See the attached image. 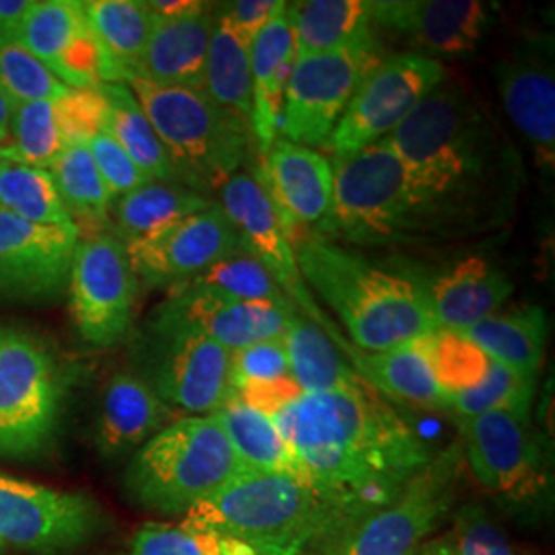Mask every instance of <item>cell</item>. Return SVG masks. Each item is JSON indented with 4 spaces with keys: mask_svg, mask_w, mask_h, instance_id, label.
I'll use <instances>...</instances> for the list:
<instances>
[{
    "mask_svg": "<svg viewBox=\"0 0 555 555\" xmlns=\"http://www.w3.org/2000/svg\"><path fill=\"white\" fill-rule=\"evenodd\" d=\"M455 502V459L442 455L373 515L350 527L337 555H414Z\"/></svg>",
    "mask_w": 555,
    "mask_h": 555,
    "instance_id": "cell-13",
    "label": "cell"
},
{
    "mask_svg": "<svg viewBox=\"0 0 555 555\" xmlns=\"http://www.w3.org/2000/svg\"><path fill=\"white\" fill-rule=\"evenodd\" d=\"M272 420L334 525L373 515L433 461L428 444L366 380L302 393Z\"/></svg>",
    "mask_w": 555,
    "mask_h": 555,
    "instance_id": "cell-2",
    "label": "cell"
},
{
    "mask_svg": "<svg viewBox=\"0 0 555 555\" xmlns=\"http://www.w3.org/2000/svg\"><path fill=\"white\" fill-rule=\"evenodd\" d=\"M80 7L91 34L126 82L142 60L155 17L139 0H89L80 2Z\"/></svg>",
    "mask_w": 555,
    "mask_h": 555,
    "instance_id": "cell-36",
    "label": "cell"
},
{
    "mask_svg": "<svg viewBox=\"0 0 555 555\" xmlns=\"http://www.w3.org/2000/svg\"><path fill=\"white\" fill-rule=\"evenodd\" d=\"M15 41L70 89L124 82L116 64L91 34L77 0H34Z\"/></svg>",
    "mask_w": 555,
    "mask_h": 555,
    "instance_id": "cell-17",
    "label": "cell"
},
{
    "mask_svg": "<svg viewBox=\"0 0 555 555\" xmlns=\"http://www.w3.org/2000/svg\"><path fill=\"white\" fill-rule=\"evenodd\" d=\"M219 194L220 210L237 231L241 245L266 266V270L276 280L278 288L305 318L325 327L339 341H346L307 291L298 270L291 231L274 199L270 198L261 176L237 171L220 185Z\"/></svg>",
    "mask_w": 555,
    "mask_h": 555,
    "instance_id": "cell-14",
    "label": "cell"
},
{
    "mask_svg": "<svg viewBox=\"0 0 555 555\" xmlns=\"http://www.w3.org/2000/svg\"><path fill=\"white\" fill-rule=\"evenodd\" d=\"M66 85L20 41L0 38V91L13 103L56 101Z\"/></svg>",
    "mask_w": 555,
    "mask_h": 555,
    "instance_id": "cell-44",
    "label": "cell"
},
{
    "mask_svg": "<svg viewBox=\"0 0 555 555\" xmlns=\"http://www.w3.org/2000/svg\"><path fill=\"white\" fill-rule=\"evenodd\" d=\"M2 554H7V552H4V547H2V545H0V555Z\"/></svg>",
    "mask_w": 555,
    "mask_h": 555,
    "instance_id": "cell-54",
    "label": "cell"
},
{
    "mask_svg": "<svg viewBox=\"0 0 555 555\" xmlns=\"http://www.w3.org/2000/svg\"><path fill=\"white\" fill-rule=\"evenodd\" d=\"M66 142L60 132L54 101H29L11 105L9 140L4 157L31 167L50 169Z\"/></svg>",
    "mask_w": 555,
    "mask_h": 555,
    "instance_id": "cell-41",
    "label": "cell"
},
{
    "mask_svg": "<svg viewBox=\"0 0 555 555\" xmlns=\"http://www.w3.org/2000/svg\"><path fill=\"white\" fill-rule=\"evenodd\" d=\"M348 358L378 393L430 410H449V396L440 389L414 341L385 352H360L352 346Z\"/></svg>",
    "mask_w": 555,
    "mask_h": 555,
    "instance_id": "cell-32",
    "label": "cell"
},
{
    "mask_svg": "<svg viewBox=\"0 0 555 555\" xmlns=\"http://www.w3.org/2000/svg\"><path fill=\"white\" fill-rule=\"evenodd\" d=\"M298 555H305V554H298Z\"/></svg>",
    "mask_w": 555,
    "mask_h": 555,
    "instance_id": "cell-56",
    "label": "cell"
},
{
    "mask_svg": "<svg viewBox=\"0 0 555 555\" xmlns=\"http://www.w3.org/2000/svg\"><path fill=\"white\" fill-rule=\"evenodd\" d=\"M293 247L305 284L336 313L360 352L393 350L437 330L416 276L313 235L298 237Z\"/></svg>",
    "mask_w": 555,
    "mask_h": 555,
    "instance_id": "cell-3",
    "label": "cell"
},
{
    "mask_svg": "<svg viewBox=\"0 0 555 555\" xmlns=\"http://www.w3.org/2000/svg\"><path fill=\"white\" fill-rule=\"evenodd\" d=\"M144 4L157 21L179 20L206 7V2L198 0H146Z\"/></svg>",
    "mask_w": 555,
    "mask_h": 555,
    "instance_id": "cell-51",
    "label": "cell"
},
{
    "mask_svg": "<svg viewBox=\"0 0 555 555\" xmlns=\"http://www.w3.org/2000/svg\"><path fill=\"white\" fill-rule=\"evenodd\" d=\"M139 280L126 245L114 233H91L75 249L68 297L79 336L98 348H112L128 336L134 319Z\"/></svg>",
    "mask_w": 555,
    "mask_h": 555,
    "instance_id": "cell-11",
    "label": "cell"
},
{
    "mask_svg": "<svg viewBox=\"0 0 555 555\" xmlns=\"http://www.w3.org/2000/svg\"><path fill=\"white\" fill-rule=\"evenodd\" d=\"M183 291L208 293L231 300H247V302H282L288 300L278 288L276 280L266 270V266L256 256H251L243 245L237 251L219 259L202 274L185 280L178 286Z\"/></svg>",
    "mask_w": 555,
    "mask_h": 555,
    "instance_id": "cell-39",
    "label": "cell"
},
{
    "mask_svg": "<svg viewBox=\"0 0 555 555\" xmlns=\"http://www.w3.org/2000/svg\"><path fill=\"white\" fill-rule=\"evenodd\" d=\"M380 62L375 41L295 59L280 134L300 146H330L358 85Z\"/></svg>",
    "mask_w": 555,
    "mask_h": 555,
    "instance_id": "cell-12",
    "label": "cell"
},
{
    "mask_svg": "<svg viewBox=\"0 0 555 555\" xmlns=\"http://www.w3.org/2000/svg\"><path fill=\"white\" fill-rule=\"evenodd\" d=\"M385 140L408 173L420 241L486 231L513 212L515 149L461 82L442 80Z\"/></svg>",
    "mask_w": 555,
    "mask_h": 555,
    "instance_id": "cell-1",
    "label": "cell"
},
{
    "mask_svg": "<svg viewBox=\"0 0 555 555\" xmlns=\"http://www.w3.org/2000/svg\"><path fill=\"white\" fill-rule=\"evenodd\" d=\"M298 309L291 300L282 302H247L208 293L169 288V297L160 302L151 323L178 325L215 339L229 352L241 348L282 339Z\"/></svg>",
    "mask_w": 555,
    "mask_h": 555,
    "instance_id": "cell-20",
    "label": "cell"
},
{
    "mask_svg": "<svg viewBox=\"0 0 555 555\" xmlns=\"http://www.w3.org/2000/svg\"><path fill=\"white\" fill-rule=\"evenodd\" d=\"M533 391L535 383L490 360L488 373L479 385L449 397V410H453L459 417L481 416L500 410L531 412Z\"/></svg>",
    "mask_w": 555,
    "mask_h": 555,
    "instance_id": "cell-43",
    "label": "cell"
},
{
    "mask_svg": "<svg viewBox=\"0 0 555 555\" xmlns=\"http://www.w3.org/2000/svg\"><path fill=\"white\" fill-rule=\"evenodd\" d=\"M291 377L302 393H323L348 389L364 383L348 358L350 344L339 341L325 327L297 311L284 336Z\"/></svg>",
    "mask_w": 555,
    "mask_h": 555,
    "instance_id": "cell-28",
    "label": "cell"
},
{
    "mask_svg": "<svg viewBox=\"0 0 555 555\" xmlns=\"http://www.w3.org/2000/svg\"><path fill=\"white\" fill-rule=\"evenodd\" d=\"M288 20L297 59L375 41L371 4L364 0L288 2Z\"/></svg>",
    "mask_w": 555,
    "mask_h": 555,
    "instance_id": "cell-29",
    "label": "cell"
},
{
    "mask_svg": "<svg viewBox=\"0 0 555 555\" xmlns=\"http://www.w3.org/2000/svg\"><path fill=\"white\" fill-rule=\"evenodd\" d=\"M373 27L393 31L437 56L474 52L486 38L494 7L479 0H377Z\"/></svg>",
    "mask_w": 555,
    "mask_h": 555,
    "instance_id": "cell-21",
    "label": "cell"
},
{
    "mask_svg": "<svg viewBox=\"0 0 555 555\" xmlns=\"http://www.w3.org/2000/svg\"><path fill=\"white\" fill-rule=\"evenodd\" d=\"M151 387L171 408L210 416L233 397L231 352L215 339L178 325L149 323Z\"/></svg>",
    "mask_w": 555,
    "mask_h": 555,
    "instance_id": "cell-15",
    "label": "cell"
},
{
    "mask_svg": "<svg viewBox=\"0 0 555 555\" xmlns=\"http://www.w3.org/2000/svg\"><path fill=\"white\" fill-rule=\"evenodd\" d=\"M176 417L149 380L118 373L109 378L101 396L100 417L95 430L98 451L105 459H118L167 428Z\"/></svg>",
    "mask_w": 555,
    "mask_h": 555,
    "instance_id": "cell-25",
    "label": "cell"
},
{
    "mask_svg": "<svg viewBox=\"0 0 555 555\" xmlns=\"http://www.w3.org/2000/svg\"><path fill=\"white\" fill-rule=\"evenodd\" d=\"M442 541L453 555H518L494 518L476 504L459 511L451 533Z\"/></svg>",
    "mask_w": 555,
    "mask_h": 555,
    "instance_id": "cell-45",
    "label": "cell"
},
{
    "mask_svg": "<svg viewBox=\"0 0 555 555\" xmlns=\"http://www.w3.org/2000/svg\"><path fill=\"white\" fill-rule=\"evenodd\" d=\"M139 286L171 288L241 247L237 231L219 204L157 233L124 243Z\"/></svg>",
    "mask_w": 555,
    "mask_h": 555,
    "instance_id": "cell-16",
    "label": "cell"
},
{
    "mask_svg": "<svg viewBox=\"0 0 555 555\" xmlns=\"http://www.w3.org/2000/svg\"><path fill=\"white\" fill-rule=\"evenodd\" d=\"M414 555H453L449 552V547L444 545V541L442 539H438V541H433V543H426V545H422L420 550H417Z\"/></svg>",
    "mask_w": 555,
    "mask_h": 555,
    "instance_id": "cell-53",
    "label": "cell"
},
{
    "mask_svg": "<svg viewBox=\"0 0 555 555\" xmlns=\"http://www.w3.org/2000/svg\"><path fill=\"white\" fill-rule=\"evenodd\" d=\"M202 91L251 126V41L219 15L208 46Z\"/></svg>",
    "mask_w": 555,
    "mask_h": 555,
    "instance_id": "cell-34",
    "label": "cell"
},
{
    "mask_svg": "<svg viewBox=\"0 0 555 555\" xmlns=\"http://www.w3.org/2000/svg\"><path fill=\"white\" fill-rule=\"evenodd\" d=\"M414 344L428 362L440 389L449 397L474 389L488 373L490 358L469 337L455 330L437 327Z\"/></svg>",
    "mask_w": 555,
    "mask_h": 555,
    "instance_id": "cell-40",
    "label": "cell"
},
{
    "mask_svg": "<svg viewBox=\"0 0 555 555\" xmlns=\"http://www.w3.org/2000/svg\"><path fill=\"white\" fill-rule=\"evenodd\" d=\"M34 0H0V38L15 40Z\"/></svg>",
    "mask_w": 555,
    "mask_h": 555,
    "instance_id": "cell-50",
    "label": "cell"
},
{
    "mask_svg": "<svg viewBox=\"0 0 555 555\" xmlns=\"http://www.w3.org/2000/svg\"><path fill=\"white\" fill-rule=\"evenodd\" d=\"M48 171L66 212L77 222L79 231L80 222H85L98 233L101 224L109 219L114 196L101 178L87 144H66Z\"/></svg>",
    "mask_w": 555,
    "mask_h": 555,
    "instance_id": "cell-38",
    "label": "cell"
},
{
    "mask_svg": "<svg viewBox=\"0 0 555 555\" xmlns=\"http://www.w3.org/2000/svg\"><path fill=\"white\" fill-rule=\"evenodd\" d=\"M100 89L107 101L105 130L118 140L119 146L151 181L179 183L173 163L130 87L126 82H107Z\"/></svg>",
    "mask_w": 555,
    "mask_h": 555,
    "instance_id": "cell-35",
    "label": "cell"
},
{
    "mask_svg": "<svg viewBox=\"0 0 555 555\" xmlns=\"http://www.w3.org/2000/svg\"><path fill=\"white\" fill-rule=\"evenodd\" d=\"M437 327L463 332L492 318L511 298L515 284L481 256L459 259L435 278H417Z\"/></svg>",
    "mask_w": 555,
    "mask_h": 555,
    "instance_id": "cell-24",
    "label": "cell"
},
{
    "mask_svg": "<svg viewBox=\"0 0 555 555\" xmlns=\"http://www.w3.org/2000/svg\"><path fill=\"white\" fill-rule=\"evenodd\" d=\"M181 522L241 541L258 555L302 554L309 541L334 527L321 498L297 479L254 472H241L202 498Z\"/></svg>",
    "mask_w": 555,
    "mask_h": 555,
    "instance_id": "cell-4",
    "label": "cell"
},
{
    "mask_svg": "<svg viewBox=\"0 0 555 555\" xmlns=\"http://www.w3.org/2000/svg\"><path fill=\"white\" fill-rule=\"evenodd\" d=\"M500 98L516 130L531 142L537 163L554 171L555 77L545 52L525 50L500 62L496 68Z\"/></svg>",
    "mask_w": 555,
    "mask_h": 555,
    "instance_id": "cell-23",
    "label": "cell"
},
{
    "mask_svg": "<svg viewBox=\"0 0 555 555\" xmlns=\"http://www.w3.org/2000/svg\"><path fill=\"white\" fill-rule=\"evenodd\" d=\"M332 206L313 237L336 245L375 247L420 241L408 173L387 140L334 160Z\"/></svg>",
    "mask_w": 555,
    "mask_h": 555,
    "instance_id": "cell-7",
    "label": "cell"
},
{
    "mask_svg": "<svg viewBox=\"0 0 555 555\" xmlns=\"http://www.w3.org/2000/svg\"><path fill=\"white\" fill-rule=\"evenodd\" d=\"M461 334L469 337L490 360L535 383L547 341V318L541 307L525 305L506 313H494Z\"/></svg>",
    "mask_w": 555,
    "mask_h": 555,
    "instance_id": "cell-30",
    "label": "cell"
},
{
    "mask_svg": "<svg viewBox=\"0 0 555 555\" xmlns=\"http://www.w3.org/2000/svg\"><path fill=\"white\" fill-rule=\"evenodd\" d=\"M0 210L31 224L80 235L77 222L70 219L60 199L50 171L9 159L4 153L0 160Z\"/></svg>",
    "mask_w": 555,
    "mask_h": 555,
    "instance_id": "cell-37",
    "label": "cell"
},
{
    "mask_svg": "<svg viewBox=\"0 0 555 555\" xmlns=\"http://www.w3.org/2000/svg\"><path fill=\"white\" fill-rule=\"evenodd\" d=\"M126 555H258L245 543L188 525L149 522L130 539Z\"/></svg>",
    "mask_w": 555,
    "mask_h": 555,
    "instance_id": "cell-42",
    "label": "cell"
},
{
    "mask_svg": "<svg viewBox=\"0 0 555 555\" xmlns=\"http://www.w3.org/2000/svg\"><path fill=\"white\" fill-rule=\"evenodd\" d=\"M217 202L181 183L149 181L139 190L116 198V237L121 243L157 233L160 229L212 208Z\"/></svg>",
    "mask_w": 555,
    "mask_h": 555,
    "instance_id": "cell-33",
    "label": "cell"
},
{
    "mask_svg": "<svg viewBox=\"0 0 555 555\" xmlns=\"http://www.w3.org/2000/svg\"><path fill=\"white\" fill-rule=\"evenodd\" d=\"M60 132L66 144H85L107 128V101L98 89H66L54 101Z\"/></svg>",
    "mask_w": 555,
    "mask_h": 555,
    "instance_id": "cell-46",
    "label": "cell"
},
{
    "mask_svg": "<svg viewBox=\"0 0 555 555\" xmlns=\"http://www.w3.org/2000/svg\"><path fill=\"white\" fill-rule=\"evenodd\" d=\"M444 79L442 60L428 54L405 52L380 60L358 85L327 151L341 159L387 139Z\"/></svg>",
    "mask_w": 555,
    "mask_h": 555,
    "instance_id": "cell-9",
    "label": "cell"
},
{
    "mask_svg": "<svg viewBox=\"0 0 555 555\" xmlns=\"http://www.w3.org/2000/svg\"><path fill=\"white\" fill-rule=\"evenodd\" d=\"M93 498L0 474V545L25 555H66L100 533Z\"/></svg>",
    "mask_w": 555,
    "mask_h": 555,
    "instance_id": "cell-10",
    "label": "cell"
},
{
    "mask_svg": "<svg viewBox=\"0 0 555 555\" xmlns=\"http://www.w3.org/2000/svg\"><path fill=\"white\" fill-rule=\"evenodd\" d=\"M68 380L38 337L0 327V456L36 459L59 437Z\"/></svg>",
    "mask_w": 555,
    "mask_h": 555,
    "instance_id": "cell-8",
    "label": "cell"
},
{
    "mask_svg": "<svg viewBox=\"0 0 555 555\" xmlns=\"http://www.w3.org/2000/svg\"><path fill=\"white\" fill-rule=\"evenodd\" d=\"M243 472L219 420L178 417L146 440L126 469L132 500L159 515H185Z\"/></svg>",
    "mask_w": 555,
    "mask_h": 555,
    "instance_id": "cell-6",
    "label": "cell"
},
{
    "mask_svg": "<svg viewBox=\"0 0 555 555\" xmlns=\"http://www.w3.org/2000/svg\"><path fill=\"white\" fill-rule=\"evenodd\" d=\"M212 416L219 420L243 472L288 476L309 488L272 417L249 408L237 397H231Z\"/></svg>",
    "mask_w": 555,
    "mask_h": 555,
    "instance_id": "cell-31",
    "label": "cell"
},
{
    "mask_svg": "<svg viewBox=\"0 0 555 555\" xmlns=\"http://www.w3.org/2000/svg\"><path fill=\"white\" fill-rule=\"evenodd\" d=\"M261 181L291 231L293 245L300 227L318 229L332 206V163L309 146L278 139L263 155Z\"/></svg>",
    "mask_w": 555,
    "mask_h": 555,
    "instance_id": "cell-22",
    "label": "cell"
},
{
    "mask_svg": "<svg viewBox=\"0 0 555 555\" xmlns=\"http://www.w3.org/2000/svg\"><path fill=\"white\" fill-rule=\"evenodd\" d=\"M9 121H11V101L7 100L0 91V149L9 140Z\"/></svg>",
    "mask_w": 555,
    "mask_h": 555,
    "instance_id": "cell-52",
    "label": "cell"
},
{
    "mask_svg": "<svg viewBox=\"0 0 555 555\" xmlns=\"http://www.w3.org/2000/svg\"><path fill=\"white\" fill-rule=\"evenodd\" d=\"M215 17L217 4L206 2L204 9L192 15L155 20L153 34L132 77L165 87L202 89Z\"/></svg>",
    "mask_w": 555,
    "mask_h": 555,
    "instance_id": "cell-26",
    "label": "cell"
},
{
    "mask_svg": "<svg viewBox=\"0 0 555 555\" xmlns=\"http://www.w3.org/2000/svg\"><path fill=\"white\" fill-rule=\"evenodd\" d=\"M85 144H87L93 163L100 169L101 178L105 181L114 199L121 198L151 181L140 171L139 165L130 159L128 153L119 146L118 140L114 139L107 130L95 134Z\"/></svg>",
    "mask_w": 555,
    "mask_h": 555,
    "instance_id": "cell-48",
    "label": "cell"
},
{
    "mask_svg": "<svg viewBox=\"0 0 555 555\" xmlns=\"http://www.w3.org/2000/svg\"><path fill=\"white\" fill-rule=\"evenodd\" d=\"M288 2L251 41V132L261 157L280 139L284 95L295 64Z\"/></svg>",
    "mask_w": 555,
    "mask_h": 555,
    "instance_id": "cell-27",
    "label": "cell"
},
{
    "mask_svg": "<svg viewBox=\"0 0 555 555\" xmlns=\"http://www.w3.org/2000/svg\"><path fill=\"white\" fill-rule=\"evenodd\" d=\"M286 377H291V366L282 339L261 341L231 352L233 393L243 387L274 383Z\"/></svg>",
    "mask_w": 555,
    "mask_h": 555,
    "instance_id": "cell-47",
    "label": "cell"
},
{
    "mask_svg": "<svg viewBox=\"0 0 555 555\" xmlns=\"http://www.w3.org/2000/svg\"><path fill=\"white\" fill-rule=\"evenodd\" d=\"M0 160H2V149H0Z\"/></svg>",
    "mask_w": 555,
    "mask_h": 555,
    "instance_id": "cell-55",
    "label": "cell"
},
{
    "mask_svg": "<svg viewBox=\"0 0 555 555\" xmlns=\"http://www.w3.org/2000/svg\"><path fill=\"white\" fill-rule=\"evenodd\" d=\"M286 7L282 0H237L219 4L217 11L241 36L254 41L259 31Z\"/></svg>",
    "mask_w": 555,
    "mask_h": 555,
    "instance_id": "cell-49",
    "label": "cell"
},
{
    "mask_svg": "<svg viewBox=\"0 0 555 555\" xmlns=\"http://www.w3.org/2000/svg\"><path fill=\"white\" fill-rule=\"evenodd\" d=\"M463 453L477 483L492 494H527L539 474L541 449L531 412L500 410L461 417Z\"/></svg>",
    "mask_w": 555,
    "mask_h": 555,
    "instance_id": "cell-18",
    "label": "cell"
},
{
    "mask_svg": "<svg viewBox=\"0 0 555 555\" xmlns=\"http://www.w3.org/2000/svg\"><path fill=\"white\" fill-rule=\"evenodd\" d=\"M126 85L153 124L181 185L208 196L249 157L256 142L251 126L202 89L165 87L139 77Z\"/></svg>",
    "mask_w": 555,
    "mask_h": 555,
    "instance_id": "cell-5",
    "label": "cell"
},
{
    "mask_svg": "<svg viewBox=\"0 0 555 555\" xmlns=\"http://www.w3.org/2000/svg\"><path fill=\"white\" fill-rule=\"evenodd\" d=\"M79 233L40 227L0 210V297L54 300L70 280Z\"/></svg>",
    "mask_w": 555,
    "mask_h": 555,
    "instance_id": "cell-19",
    "label": "cell"
}]
</instances>
